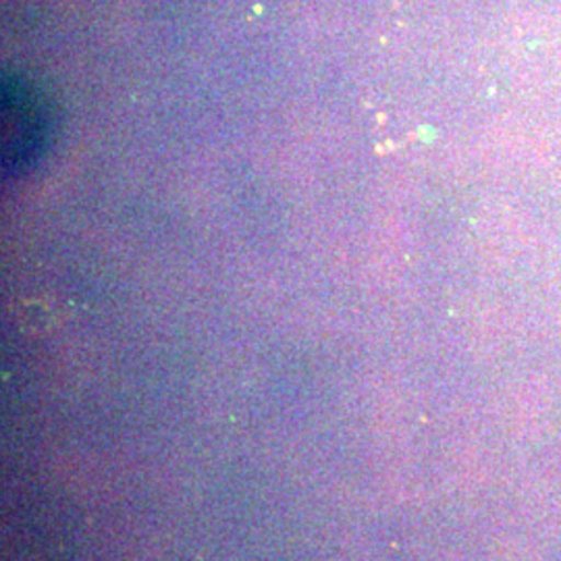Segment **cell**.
<instances>
[{
	"label": "cell",
	"mask_w": 561,
	"mask_h": 561,
	"mask_svg": "<svg viewBox=\"0 0 561 561\" xmlns=\"http://www.w3.org/2000/svg\"><path fill=\"white\" fill-rule=\"evenodd\" d=\"M53 115L41 92L23 81L2 88V162L9 175L30 169L50 140Z\"/></svg>",
	"instance_id": "cell-1"
}]
</instances>
